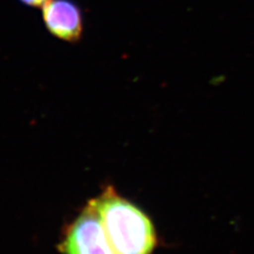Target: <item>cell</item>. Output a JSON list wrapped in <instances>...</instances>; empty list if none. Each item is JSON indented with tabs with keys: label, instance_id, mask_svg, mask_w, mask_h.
Returning <instances> with one entry per match:
<instances>
[{
	"label": "cell",
	"instance_id": "cell-1",
	"mask_svg": "<svg viewBox=\"0 0 254 254\" xmlns=\"http://www.w3.org/2000/svg\"><path fill=\"white\" fill-rule=\"evenodd\" d=\"M117 254H153L158 245L150 218L109 187L91 201Z\"/></svg>",
	"mask_w": 254,
	"mask_h": 254
},
{
	"label": "cell",
	"instance_id": "cell-2",
	"mask_svg": "<svg viewBox=\"0 0 254 254\" xmlns=\"http://www.w3.org/2000/svg\"><path fill=\"white\" fill-rule=\"evenodd\" d=\"M61 249L65 254H117L91 202L69 227Z\"/></svg>",
	"mask_w": 254,
	"mask_h": 254
},
{
	"label": "cell",
	"instance_id": "cell-3",
	"mask_svg": "<svg viewBox=\"0 0 254 254\" xmlns=\"http://www.w3.org/2000/svg\"><path fill=\"white\" fill-rule=\"evenodd\" d=\"M43 20L50 33L68 43H77L84 30L83 13L73 0H47Z\"/></svg>",
	"mask_w": 254,
	"mask_h": 254
},
{
	"label": "cell",
	"instance_id": "cell-4",
	"mask_svg": "<svg viewBox=\"0 0 254 254\" xmlns=\"http://www.w3.org/2000/svg\"><path fill=\"white\" fill-rule=\"evenodd\" d=\"M19 1L28 6L39 7V6H43L46 3L47 0H19Z\"/></svg>",
	"mask_w": 254,
	"mask_h": 254
}]
</instances>
